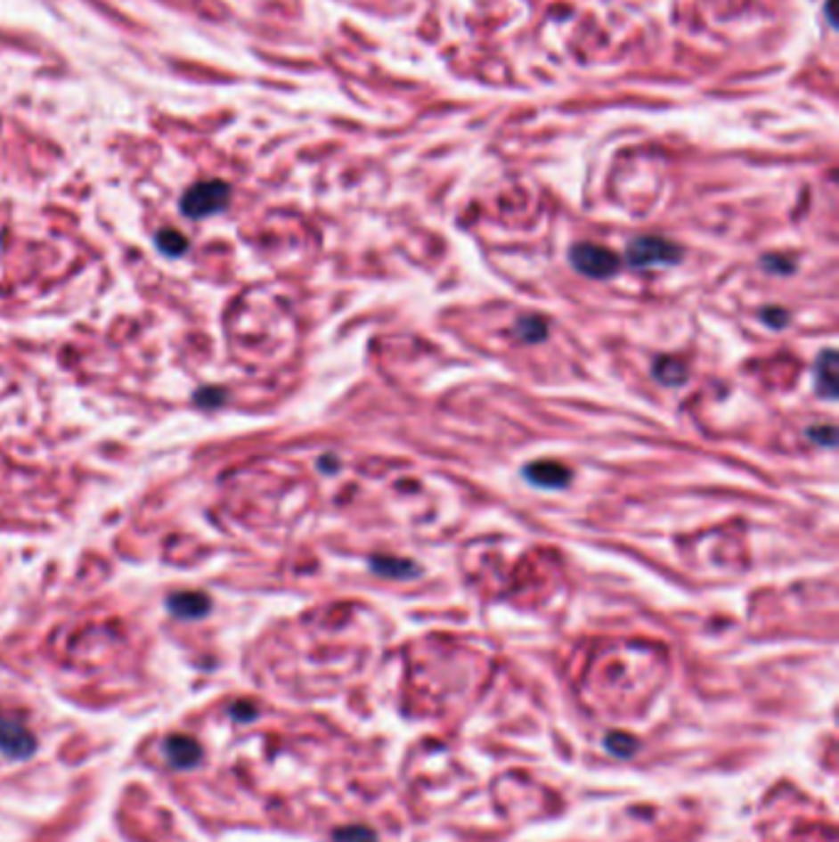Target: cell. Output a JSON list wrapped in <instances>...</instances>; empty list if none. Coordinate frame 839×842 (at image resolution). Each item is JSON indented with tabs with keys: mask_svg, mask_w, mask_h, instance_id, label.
<instances>
[{
	"mask_svg": "<svg viewBox=\"0 0 839 842\" xmlns=\"http://www.w3.org/2000/svg\"><path fill=\"white\" fill-rule=\"evenodd\" d=\"M372 569L379 574H387V576H394V579H402V576L419 572L414 564H409L404 560H394V557H374Z\"/></svg>",
	"mask_w": 839,
	"mask_h": 842,
	"instance_id": "obj_9",
	"label": "cell"
},
{
	"mask_svg": "<svg viewBox=\"0 0 839 842\" xmlns=\"http://www.w3.org/2000/svg\"><path fill=\"white\" fill-rule=\"evenodd\" d=\"M335 842H377V835L362 825H350V828H342V830L335 832Z\"/></svg>",
	"mask_w": 839,
	"mask_h": 842,
	"instance_id": "obj_13",
	"label": "cell"
},
{
	"mask_svg": "<svg viewBox=\"0 0 839 842\" xmlns=\"http://www.w3.org/2000/svg\"><path fill=\"white\" fill-rule=\"evenodd\" d=\"M166 756L175 769H192L202 759V748L192 737H170L166 741Z\"/></svg>",
	"mask_w": 839,
	"mask_h": 842,
	"instance_id": "obj_6",
	"label": "cell"
},
{
	"mask_svg": "<svg viewBox=\"0 0 839 842\" xmlns=\"http://www.w3.org/2000/svg\"><path fill=\"white\" fill-rule=\"evenodd\" d=\"M655 374L663 380L664 385H680L684 380V367L680 360L663 357V360H657V364H655Z\"/></svg>",
	"mask_w": 839,
	"mask_h": 842,
	"instance_id": "obj_10",
	"label": "cell"
},
{
	"mask_svg": "<svg viewBox=\"0 0 839 842\" xmlns=\"http://www.w3.org/2000/svg\"><path fill=\"white\" fill-rule=\"evenodd\" d=\"M571 264L574 269L591 279H608L621 269V259L611 249L599 244H576L571 249Z\"/></svg>",
	"mask_w": 839,
	"mask_h": 842,
	"instance_id": "obj_2",
	"label": "cell"
},
{
	"mask_svg": "<svg viewBox=\"0 0 839 842\" xmlns=\"http://www.w3.org/2000/svg\"><path fill=\"white\" fill-rule=\"evenodd\" d=\"M517 335L519 338H525V340H542L544 335H547V323L542 321V318H522L517 325Z\"/></svg>",
	"mask_w": 839,
	"mask_h": 842,
	"instance_id": "obj_12",
	"label": "cell"
},
{
	"mask_svg": "<svg viewBox=\"0 0 839 842\" xmlns=\"http://www.w3.org/2000/svg\"><path fill=\"white\" fill-rule=\"evenodd\" d=\"M158 247L166 251V254H183L187 249V240L175 232V229H163V232H158Z\"/></svg>",
	"mask_w": 839,
	"mask_h": 842,
	"instance_id": "obj_11",
	"label": "cell"
},
{
	"mask_svg": "<svg viewBox=\"0 0 839 842\" xmlns=\"http://www.w3.org/2000/svg\"><path fill=\"white\" fill-rule=\"evenodd\" d=\"M606 747H608V751L615 754V756H625V759H628V756H632V754L638 751V741L631 737H623V734H613V737H608V741H606Z\"/></svg>",
	"mask_w": 839,
	"mask_h": 842,
	"instance_id": "obj_14",
	"label": "cell"
},
{
	"mask_svg": "<svg viewBox=\"0 0 839 842\" xmlns=\"http://www.w3.org/2000/svg\"><path fill=\"white\" fill-rule=\"evenodd\" d=\"M0 751L11 759H30L37 751V739L20 719L0 712Z\"/></svg>",
	"mask_w": 839,
	"mask_h": 842,
	"instance_id": "obj_4",
	"label": "cell"
},
{
	"mask_svg": "<svg viewBox=\"0 0 839 842\" xmlns=\"http://www.w3.org/2000/svg\"><path fill=\"white\" fill-rule=\"evenodd\" d=\"M628 264L631 266H663L680 261L682 251L672 241L663 237H638L628 244Z\"/></svg>",
	"mask_w": 839,
	"mask_h": 842,
	"instance_id": "obj_3",
	"label": "cell"
},
{
	"mask_svg": "<svg viewBox=\"0 0 839 842\" xmlns=\"http://www.w3.org/2000/svg\"><path fill=\"white\" fill-rule=\"evenodd\" d=\"M525 476L537 488H564L571 478V470L557 461H537L525 468Z\"/></svg>",
	"mask_w": 839,
	"mask_h": 842,
	"instance_id": "obj_5",
	"label": "cell"
},
{
	"mask_svg": "<svg viewBox=\"0 0 839 842\" xmlns=\"http://www.w3.org/2000/svg\"><path fill=\"white\" fill-rule=\"evenodd\" d=\"M232 198V190L224 180H205V183H197L187 190L180 202L183 215L190 219L209 217L219 209H224Z\"/></svg>",
	"mask_w": 839,
	"mask_h": 842,
	"instance_id": "obj_1",
	"label": "cell"
},
{
	"mask_svg": "<svg viewBox=\"0 0 839 842\" xmlns=\"http://www.w3.org/2000/svg\"><path fill=\"white\" fill-rule=\"evenodd\" d=\"M167 609L180 618H200L209 611V599L200 592L173 593L167 599Z\"/></svg>",
	"mask_w": 839,
	"mask_h": 842,
	"instance_id": "obj_7",
	"label": "cell"
},
{
	"mask_svg": "<svg viewBox=\"0 0 839 842\" xmlns=\"http://www.w3.org/2000/svg\"><path fill=\"white\" fill-rule=\"evenodd\" d=\"M818 389L825 396H829V399L837 395V357H835L832 350H827V353L819 357Z\"/></svg>",
	"mask_w": 839,
	"mask_h": 842,
	"instance_id": "obj_8",
	"label": "cell"
}]
</instances>
